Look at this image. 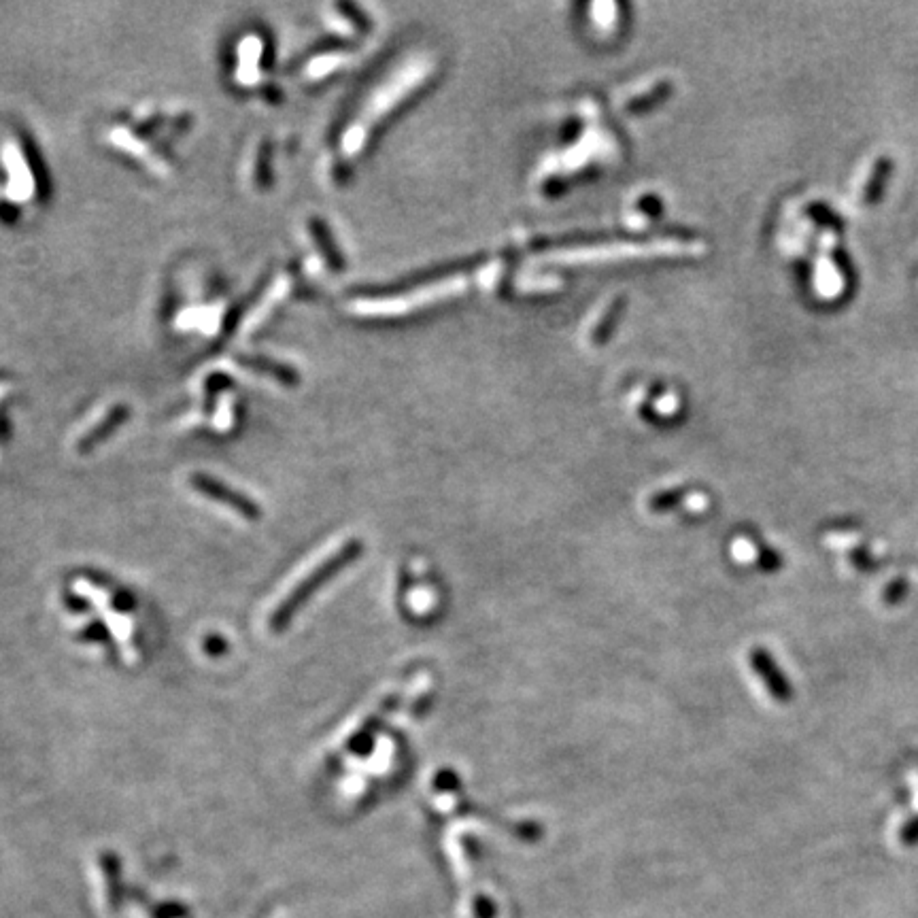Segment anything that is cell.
I'll list each match as a JSON object with an SVG mask.
<instances>
[{
	"label": "cell",
	"instance_id": "ba28073f",
	"mask_svg": "<svg viewBox=\"0 0 918 918\" xmlns=\"http://www.w3.org/2000/svg\"><path fill=\"white\" fill-rule=\"evenodd\" d=\"M207 644H211V649H209L211 653H221V651H224V649H219V644L224 646L226 642H224V640H219V638H211Z\"/></svg>",
	"mask_w": 918,
	"mask_h": 918
},
{
	"label": "cell",
	"instance_id": "7a4b0ae2",
	"mask_svg": "<svg viewBox=\"0 0 918 918\" xmlns=\"http://www.w3.org/2000/svg\"><path fill=\"white\" fill-rule=\"evenodd\" d=\"M192 485H194L196 491L202 493V496H207L213 502H219V504L232 508L234 513H238L245 519H258L260 517L258 504H253L249 498L241 496V493L230 489L228 485L211 479V476H207V474H196L192 479Z\"/></svg>",
	"mask_w": 918,
	"mask_h": 918
},
{
	"label": "cell",
	"instance_id": "277c9868",
	"mask_svg": "<svg viewBox=\"0 0 918 918\" xmlns=\"http://www.w3.org/2000/svg\"><path fill=\"white\" fill-rule=\"evenodd\" d=\"M128 411H126V406H115L113 411L105 417V421H100L94 430H90L88 434H85L81 440H79V451L85 453V451H90L92 447H96L100 440H105L111 432H115L119 425H122V421L126 419Z\"/></svg>",
	"mask_w": 918,
	"mask_h": 918
},
{
	"label": "cell",
	"instance_id": "52a82bcc",
	"mask_svg": "<svg viewBox=\"0 0 918 918\" xmlns=\"http://www.w3.org/2000/svg\"><path fill=\"white\" fill-rule=\"evenodd\" d=\"M850 561H853V564H855L859 570H863V572H867V570H876V566H878L876 561L870 557V553L863 551V549H857V551L850 553Z\"/></svg>",
	"mask_w": 918,
	"mask_h": 918
},
{
	"label": "cell",
	"instance_id": "6da1fadb",
	"mask_svg": "<svg viewBox=\"0 0 918 918\" xmlns=\"http://www.w3.org/2000/svg\"><path fill=\"white\" fill-rule=\"evenodd\" d=\"M360 553H362V542L349 540L343 544V547L336 549L332 555L323 559L321 564H317L292 591L285 595V598L277 604V608L272 610L270 621H268L270 632H283V627L292 621L298 608L309 600L319 587L326 585L334 574L345 570L351 561H355V557H360Z\"/></svg>",
	"mask_w": 918,
	"mask_h": 918
},
{
	"label": "cell",
	"instance_id": "3957f363",
	"mask_svg": "<svg viewBox=\"0 0 918 918\" xmlns=\"http://www.w3.org/2000/svg\"><path fill=\"white\" fill-rule=\"evenodd\" d=\"M751 663H753V670L761 678V683L768 687L770 695L774 697L776 702H791L793 689L789 685V680H787L785 672H780L778 663L774 661V657L768 651L755 649L751 653Z\"/></svg>",
	"mask_w": 918,
	"mask_h": 918
},
{
	"label": "cell",
	"instance_id": "5b68a950",
	"mask_svg": "<svg viewBox=\"0 0 918 918\" xmlns=\"http://www.w3.org/2000/svg\"><path fill=\"white\" fill-rule=\"evenodd\" d=\"M908 589V583H906V578H897L895 583H891L887 587V591L882 593V600L887 602V604H897L901 598H904V593Z\"/></svg>",
	"mask_w": 918,
	"mask_h": 918
},
{
	"label": "cell",
	"instance_id": "8992f818",
	"mask_svg": "<svg viewBox=\"0 0 918 918\" xmlns=\"http://www.w3.org/2000/svg\"><path fill=\"white\" fill-rule=\"evenodd\" d=\"M899 842L904 846L918 844V816H914V819H910L904 827L899 829Z\"/></svg>",
	"mask_w": 918,
	"mask_h": 918
}]
</instances>
